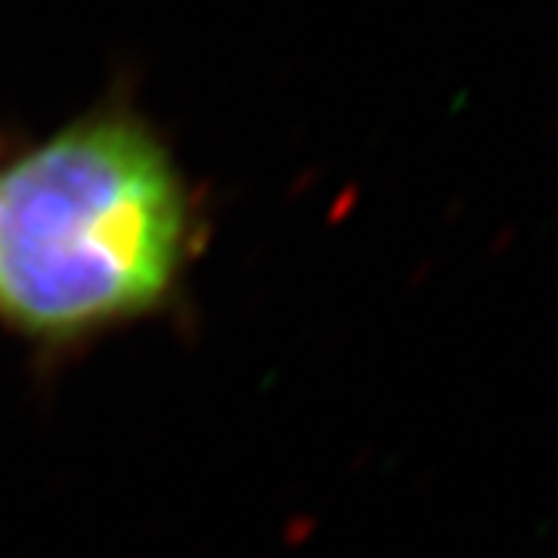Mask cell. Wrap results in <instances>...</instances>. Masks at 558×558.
<instances>
[{
	"mask_svg": "<svg viewBox=\"0 0 558 558\" xmlns=\"http://www.w3.org/2000/svg\"><path fill=\"white\" fill-rule=\"evenodd\" d=\"M199 245L168 143L131 109H94L0 161V319L75 344L168 307Z\"/></svg>",
	"mask_w": 558,
	"mask_h": 558,
	"instance_id": "1",
	"label": "cell"
}]
</instances>
